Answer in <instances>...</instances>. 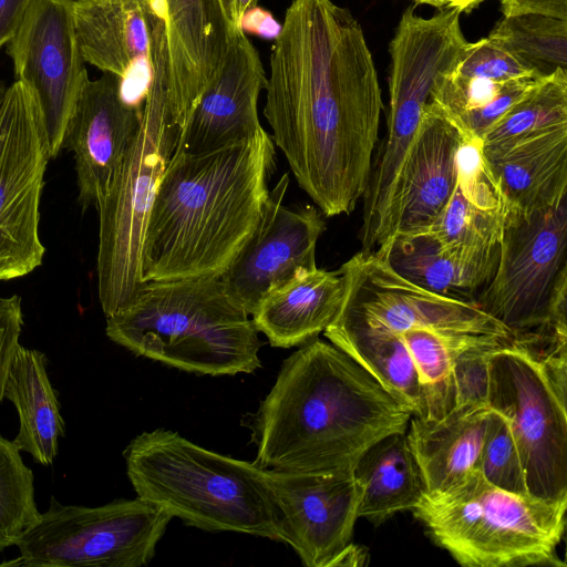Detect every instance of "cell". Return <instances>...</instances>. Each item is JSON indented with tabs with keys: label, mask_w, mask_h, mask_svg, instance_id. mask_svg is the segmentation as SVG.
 Returning <instances> with one entry per match:
<instances>
[{
	"label": "cell",
	"mask_w": 567,
	"mask_h": 567,
	"mask_svg": "<svg viewBox=\"0 0 567 567\" xmlns=\"http://www.w3.org/2000/svg\"><path fill=\"white\" fill-rule=\"evenodd\" d=\"M382 109L357 19L332 0H292L271 49L264 116L324 216L348 215L362 199Z\"/></svg>",
	"instance_id": "obj_1"
},
{
	"label": "cell",
	"mask_w": 567,
	"mask_h": 567,
	"mask_svg": "<svg viewBox=\"0 0 567 567\" xmlns=\"http://www.w3.org/2000/svg\"><path fill=\"white\" fill-rule=\"evenodd\" d=\"M411 409L331 342L299 346L255 414L256 464L296 473H351L378 440L405 432Z\"/></svg>",
	"instance_id": "obj_2"
},
{
	"label": "cell",
	"mask_w": 567,
	"mask_h": 567,
	"mask_svg": "<svg viewBox=\"0 0 567 567\" xmlns=\"http://www.w3.org/2000/svg\"><path fill=\"white\" fill-rule=\"evenodd\" d=\"M275 158L264 128L210 152L175 150L147 221L144 282L220 277L260 219Z\"/></svg>",
	"instance_id": "obj_3"
},
{
	"label": "cell",
	"mask_w": 567,
	"mask_h": 567,
	"mask_svg": "<svg viewBox=\"0 0 567 567\" xmlns=\"http://www.w3.org/2000/svg\"><path fill=\"white\" fill-rule=\"evenodd\" d=\"M106 336L136 355L208 375L252 373L261 342L220 277L147 281L106 317Z\"/></svg>",
	"instance_id": "obj_4"
},
{
	"label": "cell",
	"mask_w": 567,
	"mask_h": 567,
	"mask_svg": "<svg viewBox=\"0 0 567 567\" xmlns=\"http://www.w3.org/2000/svg\"><path fill=\"white\" fill-rule=\"evenodd\" d=\"M141 497L185 524L282 542L267 470L204 449L174 431L135 436L123 452Z\"/></svg>",
	"instance_id": "obj_5"
},
{
	"label": "cell",
	"mask_w": 567,
	"mask_h": 567,
	"mask_svg": "<svg viewBox=\"0 0 567 567\" xmlns=\"http://www.w3.org/2000/svg\"><path fill=\"white\" fill-rule=\"evenodd\" d=\"M152 80L138 130L97 206V293L105 317L134 298L145 284L142 254L152 206L174 154L179 127L168 105L169 58L163 19L151 16Z\"/></svg>",
	"instance_id": "obj_6"
},
{
	"label": "cell",
	"mask_w": 567,
	"mask_h": 567,
	"mask_svg": "<svg viewBox=\"0 0 567 567\" xmlns=\"http://www.w3.org/2000/svg\"><path fill=\"white\" fill-rule=\"evenodd\" d=\"M567 503L503 491L477 470L411 509L434 543L466 567L565 566L557 548Z\"/></svg>",
	"instance_id": "obj_7"
},
{
	"label": "cell",
	"mask_w": 567,
	"mask_h": 567,
	"mask_svg": "<svg viewBox=\"0 0 567 567\" xmlns=\"http://www.w3.org/2000/svg\"><path fill=\"white\" fill-rule=\"evenodd\" d=\"M488 367L487 404L509 424L528 495L567 503V353L542 355L512 339Z\"/></svg>",
	"instance_id": "obj_8"
},
{
	"label": "cell",
	"mask_w": 567,
	"mask_h": 567,
	"mask_svg": "<svg viewBox=\"0 0 567 567\" xmlns=\"http://www.w3.org/2000/svg\"><path fill=\"white\" fill-rule=\"evenodd\" d=\"M567 198L528 215L505 213L496 270L475 298L514 340L567 328Z\"/></svg>",
	"instance_id": "obj_9"
},
{
	"label": "cell",
	"mask_w": 567,
	"mask_h": 567,
	"mask_svg": "<svg viewBox=\"0 0 567 567\" xmlns=\"http://www.w3.org/2000/svg\"><path fill=\"white\" fill-rule=\"evenodd\" d=\"M172 515L141 498L90 507L53 496L17 546L8 565L29 567H141L155 555Z\"/></svg>",
	"instance_id": "obj_10"
},
{
	"label": "cell",
	"mask_w": 567,
	"mask_h": 567,
	"mask_svg": "<svg viewBox=\"0 0 567 567\" xmlns=\"http://www.w3.org/2000/svg\"><path fill=\"white\" fill-rule=\"evenodd\" d=\"M50 159L38 104L16 80L0 103V281L24 277L43 262L40 199Z\"/></svg>",
	"instance_id": "obj_11"
},
{
	"label": "cell",
	"mask_w": 567,
	"mask_h": 567,
	"mask_svg": "<svg viewBox=\"0 0 567 567\" xmlns=\"http://www.w3.org/2000/svg\"><path fill=\"white\" fill-rule=\"evenodd\" d=\"M340 269L344 277V298L337 317L395 333L420 328L513 338L505 326L475 301L421 288L396 274L374 252L360 250Z\"/></svg>",
	"instance_id": "obj_12"
},
{
	"label": "cell",
	"mask_w": 567,
	"mask_h": 567,
	"mask_svg": "<svg viewBox=\"0 0 567 567\" xmlns=\"http://www.w3.org/2000/svg\"><path fill=\"white\" fill-rule=\"evenodd\" d=\"M17 81L40 110L50 157L63 146L68 123L89 80L73 18V0H31L7 43Z\"/></svg>",
	"instance_id": "obj_13"
},
{
	"label": "cell",
	"mask_w": 567,
	"mask_h": 567,
	"mask_svg": "<svg viewBox=\"0 0 567 567\" xmlns=\"http://www.w3.org/2000/svg\"><path fill=\"white\" fill-rule=\"evenodd\" d=\"M289 175L269 194L260 219L229 267L220 276L230 298L248 315L270 291L299 274L317 268L316 247L326 229L322 213L312 205H284Z\"/></svg>",
	"instance_id": "obj_14"
},
{
	"label": "cell",
	"mask_w": 567,
	"mask_h": 567,
	"mask_svg": "<svg viewBox=\"0 0 567 567\" xmlns=\"http://www.w3.org/2000/svg\"><path fill=\"white\" fill-rule=\"evenodd\" d=\"M267 472L282 543L307 567L340 566L359 518L360 487L353 473Z\"/></svg>",
	"instance_id": "obj_15"
},
{
	"label": "cell",
	"mask_w": 567,
	"mask_h": 567,
	"mask_svg": "<svg viewBox=\"0 0 567 567\" xmlns=\"http://www.w3.org/2000/svg\"><path fill=\"white\" fill-rule=\"evenodd\" d=\"M462 140L456 125L430 100L398 173L385 244L377 251L395 236L426 231L439 219L457 185L456 156Z\"/></svg>",
	"instance_id": "obj_16"
},
{
	"label": "cell",
	"mask_w": 567,
	"mask_h": 567,
	"mask_svg": "<svg viewBox=\"0 0 567 567\" xmlns=\"http://www.w3.org/2000/svg\"><path fill=\"white\" fill-rule=\"evenodd\" d=\"M141 107L126 102L116 76L87 80L66 126L63 146L74 154L78 200L97 208L138 130Z\"/></svg>",
	"instance_id": "obj_17"
},
{
	"label": "cell",
	"mask_w": 567,
	"mask_h": 567,
	"mask_svg": "<svg viewBox=\"0 0 567 567\" xmlns=\"http://www.w3.org/2000/svg\"><path fill=\"white\" fill-rule=\"evenodd\" d=\"M267 80L257 49L235 27L217 73L179 130L175 150L199 154L256 135L262 130L257 106Z\"/></svg>",
	"instance_id": "obj_18"
},
{
	"label": "cell",
	"mask_w": 567,
	"mask_h": 567,
	"mask_svg": "<svg viewBox=\"0 0 567 567\" xmlns=\"http://www.w3.org/2000/svg\"><path fill=\"white\" fill-rule=\"evenodd\" d=\"M165 22L168 105L182 128L217 73L235 25L223 0H143Z\"/></svg>",
	"instance_id": "obj_19"
},
{
	"label": "cell",
	"mask_w": 567,
	"mask_h": 567,
	"mask_svg": "<svg viewBox=\"0 0 567 567\" xmlns=\"http://www.w3.org/2000/svg\"><path fill=\"white\" fill-rule=\"evenodd\" d=\"M85 63L116 76L126 102L142 107L152 80L151 22L143 0H73Z\"/></svg>",
	"instance_id": "obj_20"
},
{
	"label": "cell",
	"mask_w": 567,
	"mask_h": 567,
	"mask_svg": "<svg viewBox=\"0 0 567 567\" xmlns=\"http://www.w3.org/2000/svg\"><path fill=\"white\" fill-rule=\"evenodd\" d=\"M484 158L505 213L528 215L567 198V125L530 135Z\"/></svg>",
	"instance_id": "obj_21"
},
{
	"label": "cell",
	"mask_w": 567,
	"mask_h": 567,
	"mask_svg": "<svg viewBox=\"0 0 567 567\" xmlns=\"http://www.w3.org/2000/svg\"><path fill=\"white\" fill-rule=\"evenodd\" d=\"M344 298L342 270H307L267 293L252 322L276 348L301 346L318 337L337 317Z\"/></svg>",
	"instance_id": "obj_22"
},
{
	"label": "cell",
	"mask_w": 567,
	"mask_h": 567,
	"mask_svg": "<svg viewBox=\"0 0 567 567\" xmlns=\"http://www.w3.org/2000/svg\"><path fill=\"white\" fill-rule=\"evenodd\" d=\"M488 405H457L437 420L412 415L405 435L426 493L443 491L477 468Z\"/></svg>",
	"instance_id": "obj_23"
},
{
	"label": "cell",
	"mask_w": 567,
	"mask_h": 567,
	"mask_svg": "<svg viewBox=\"0 0 567 567\" xmlns=\"http://www.w3.org/2000/svg\"><path fill=\"white\" fill-rule=\"evenodd\" d=\"M3 399L11 401L19 415V431L13 439L20 451L44 466L58 454L59 439L65 424L60 402L47 372L43 352L19 344L6 378Z\"/></svg>",
	"instance_id": "obj_24"
},
{
	"label": "cell",
	"mask_w": 567,
	"mask_h": 567,
	"mask_svg": "<svg viewBox=\"0 0 567 567\" xmlns=\"http://www.w3.org/2000/svg\"><path fill=\"white\" fill-rule=\"evenodd\" d=\"M499 252V251H498ZM374 254L410 282L431 292L474 301L495 274L498 254L466 258L443 249L429 233L395 236Z\"/></svg>",
	"instance_id": "obj_25"
},
{
	"label": "cell",
	"mask_w": 567,
	"mask_h": 567,
	"mask_svg": "<svg viewBox=\"0 0 567 567\" xmlns=\"http://www.w3.org/2000/svg\"><path fill=\"white\" fill-rule=\"evenodd\" d=\"M352 473L360 487L358 517L374 525L412 509L426 492L405 432L389 434L369 446Z\"/></svg>",
	"instance_id": "obj_26"
},
{
	"label": "cell",
	"mask_w": 567,
	"mask_h": 567,
	"mask_svg": "<svg viewBox=\"0 0 567 567\" xmlns=\"http://www.w3.org/2000/svg\"><path fill=\"white\" fill-rule=\"evenodd\" d=\"M323 333L332 344L369 372L384 390L406 404L413 415H421L422 398L417 371L399 333L341 317H336Z\"/></svg>",
	"instance_id": "obj_27"
},
{
	"label": "cell",
	"mask_w": 567,
	"mask_h": 567,
	"mask_svg": "<svg viewBox=\"0 0 567 567\" xmlns=\"http://www.w3.org/2000/svg\"><path fill=\"white\" fill-rule=\"evenodd\" d=\"M414 361L422 398L419 417L437 420L455 408L452 380L454 360L460 352L495 334L443 333L409 329L399 333Z\"/></svg>",
	"instance_id": "obj_28"
},
{
	"label": "cell",
	"mask_w": 567,
	"mask_h": 567,
	"mask_svg": "<svg viewBox=\"0 0 567 567\" xmlns=\"http://www.w3.org/2000/svg\"><path fill=\"white\" fill-rule=\"evenodd\" d=\"M567 125V70L536 79L481 141L484 156L539 132Z\"/></svg>",
	"instance_id": "obj_29"
},
{
	"label": "cell",
	"mask_w": 567,
	"mask_h": 567,
	"mask_svg": "<svg viewBox=\"0 0 567 567\" xmlns=\"http://www.w3.org/2000/svg\"><path fill=\"white\" fill-rule=\"evenodd\" d=\"M488 37L537 79L567 70V20L538 14L503 17Z\"/></svg>",
	"instance_id": "obj_30"
},
{
	"label": "cell",
	"mask_w": 567,
	"mask_h": 567,
	"mask_svg": "<svg viewBox=\"0 0 567 567\" xmlns=\"http://www.w3.org/2000/svg\"><path fill=\"white\" fill-rule=\"evenodd\" d=\"M505 212L481 209L471 204L456 185L439 219L424 233L440 246L466 258L497 255Z\"/></svg>",
	"instance_id": "obj_31"
},
{
	"label": "cell",
	"mask_w": 567,
	"mask_h": 567,
	"mask_svg": "<svg viewBox=\"0 0 567 567\" xmlns=\"http://www.w3.org/2000/svg\"><path fill=\"white\" fill-rule=\"evenodd\" d=\"M13 440L0 435V551L17 546L40 518L34 476Z\"/></svg>",
	"instance_id": "obj_32"
},
{
	"label": "cell",
	"mask_w": 567,
	"mask_h": 567,
	"mask_svg": "<svg viewBox=\"0 0 567 567\" xmlns=\"http://www.w3.org/2000/svg\"><path fill=\"white\" fill-rule=\"evenodd\" d=\"M476 470L488 483L503 491L528 495L524 467L509 424L493 410Z\"/></svg>",
	"instance_id": "obj_33"
},
{
	"label": "cell",
	"mask_w": 567,
	"mask_h": 567,
	"mask_svg": "<svg viewBox=\"0 0 567 567\" xmlns=\"http://www.w3.org/2000/svg\"><path fill=\"white\" fill-rule=\"evenodd\" d=\"M513 338L491 336L457 354L452 380L457 405H488L489 355Z\"/></svg>",
	"instance_id": "obj_34"
},
{
	"label": "cell",
	"mask_w": 567,
	"mask_h": 567,
	"mask_svg": "<svg viewBox=\"0 0 567 567\" xmlns=\"http://www.w3.org/2000/svg\"><path fill=\"white\" fill-rule=\"evenodd\" d=\"M451 72L461 76L485 78L497 82L537 79L501 43L489 37L477 42H468Z\"/></svg>",
	"instance_id": "obj_35"
},
{
	"label": "cell",
	"mask_w": 567,
	"mask_h": 567,
	"mask_svg": "<svg viewBox=\"0 0 567 567\" xmlns=\"http://www.w3.org/2000/svg\"><path fill=\"white\" fill-rule=\"evenodd\" d=\"M456 163L457 186L463 196L481 209L505 212L502 195L483 156L481 142L463 137Z\"/></svg>",
	"instance_id": "obj_36"
},
{
	"label": "cell",
	"mask_w": 567,
	"mask_h": 567,
	"mask_svg": "<svg viewBox=\"0 0 567 567\" xmlns=\"http://www.w3.org/2000/svg\"><path fill=\"white\" fill-rule=\"evenodd\" d=\"M21 297L0 298V402L3 400V390L8 369L17 347L23 326Z\"/></svg>",
	"instance_id": "obj_37"
},
{
	"label": "cell",
	"mask_w": 567,
	"mask_h": 567,
	"mask_svg": "<svg viewBox=\"0 0 567 567\" xmlns=\"http://www.w3.org/2000/svg\"><path fill=\"white\" fill-rule=\"evenodd\" d=\"M504 17L538 14L567 20V0H501Z\"/></svg>",
	"instance_id": "obj_38"
},
{
	"label": "cell",
	"mask_w": 567,
	"mask_h": 567,
	"mask_svg": "<svg viewBox=\"0 0 567 567\" xmlns=\"http://www.w3.org/2000/svg\"><path fill=\"white\" fill-rule=\"evenodd\" d=\"M239 27L245 33H252L265 39H276L281 30V24L275 20L272 14L257 6L244 13Z\"/></svg>",
	"instance_id": "obj_39"
},
{
	"label": "cell",
	"mask_w": 567,
	"mask_h": 567,
	"mask_svg": "<svg viewBox=\"0 0 567 567\" xmlns=\"http://www.w3.org/2000/svg\"><path fill=\"white\" fill-rule=\"evenodd\" d=\"M31 0H0V49L20 27Z\"/></svg>",
	"instance_id": "obj_40"
},
{
	"label": "cell",
	"mask_w": 567,
	"mask_h": 567,
	"mask_svg": "<svg viewBox=\"0 0 567 567\" xmlns=\"http://www.w3.org/2000/svg\"><path fill=\"white\" fill-rule=\"evenodd\" d=\"M258 0H231L230 18L235 27H239L240 20L246 11L256 7Z\"/></svg>",
	"instance_id": "obj_41"
},
{
	"label": "cell",
	"mask_w": 567,
	"mask_h": 567,
	"mask_svg": "<svg viewBox=\"0 0 567 567\" xmlns=\"http://www.w3.org/2000/svg\"><path fill=\"white\" fill-rule=\"evenodd\" d=\"M483 0H446V7H453L463 11H468L476 7Z\"/></svg>",
	"instance_id": "obj_42"
},
{
	"label": "cell",
	"mask_w": 567,
	"mask_h": 567,
	"mask_svg": "<svg viewBox=\"0 0 567 567\" xmlns=\"http://www.w3.org/2000/svg\"><path fill=\"white\" fill-rule=\"evenodd\" d=\"M416 3L421 4H430L435 8H444L446 7V0H414Z\"/></svg>",
	"instance_id": "obj_43"
},
{
	"label": "cell",
	"mask_w": 567,
	"mask_h": 567,
	"mask_svg": "<svg viewBox=\"0 0 567 567\" xmlns=\"http://www.w3.org/2000/svg\"><path fill=\"white\" fill-rule=\"evenodd\" d=\"M6 87H7L6 82L0 80V103H1V100H2V96H3V93L6 91Z\"/></svg>",
	"instance_id": "obj_44"
},
{
	"label": "cell",
	"mask_w": 567,
	"mask_h": 567,
	"mask_svg": "<svg viewBox=\"0 0 567 567\" xmlns=\"http://www.w3.org/2000/svg\"><path fill=\"white\" fill-rule=\"evenodd\" d=\"M227 10L229 11V14H230V4H231V0H223Z\"/></svg>",
	"instance_id": "obj_45"
}]
</instances>
